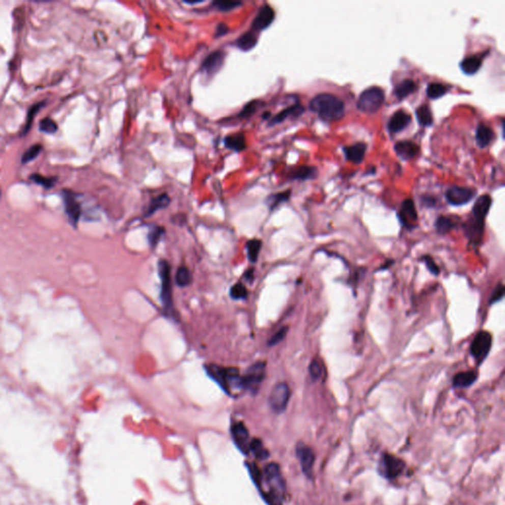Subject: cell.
I'll list each match as a JSON object with an SVG mask.
<instances>
[{"mask_svg":"<svg viewBox=\"0 0 505 505\" xmlns=\"http://www.w3.org/2000/svg\"><path fill=\"white\" fill-rule=\"evenodd\" d=\"M478 379V372L475 370L460 372L453 378V386L458 389H465L472 386Z\"/></svg>","mask_w":505,"mask_h":505,"instance_id":"24","label":"cell"},{"mask_svg":"<svg viewBox=\"0 0 505 505\" xmlns=\"http://www.w3.org/2000/svg\"><path fill=\"white\" fill-rule=\"evenodd\" d=\"M250 451H252L255 457L261 460L267 459L269 456L268 450L264 447L262 441L259 439H252V442H250Z\"/></svg>","mask_w":505,"mask_h":505,"instance_id":"36","label":"cell"},{"mask_svg":"<svg viewBox=\"0 0 505 505\" xmlns=\"http://www.w3.org/2000/svg\"><path fill=\"white\" fill-rule=\"evenodd\" d=\"M410 122H411V117L410 114H408L404 110H399L391 117V119L388 122L387 127L391 133H398L409 126Z\"/></svg>","mask_w":505,"mask_h":505,"instance_id":"19","label":"cell"},{"mask_svg":"<svg viewBox=\"0 0 505 505\" xmlns=\"http://www.w3.org/2000/svg\"><path fill=\"white\" fill-rule=\"evenodd\" d=\"M0 199H1V189H0Z\"/></svg>","mask_w":505,"mask_h":505,"instance_id":"53","label":"cell"},{"mask_svg":"<svg viewBox=\"0 0 505 505\" xmlns=\"http://www.w3.org/2000/svg\"><path fill=\"white\" fill-rule=\"evenodd\" d=\"M417 90V84L412 79H405L396 85L394 94L399 100H403Z\"/></svg>","mask_w":505,"mask_h":505,"instance_id":"25","label":"cell"},{"mask_svg":"<svg viewBox=\"0 0 505 505\" xmlns=\"http://www.w3.org/2000/svg\"><path fill=\"white\" fill-rule=\"evenodd\" d=\"M274 16H275L274 10L268 4L263 5L252 20L251 30L256 33H260L261 31L268 29L272 24L274 20Z\"/></svg>","mask_w":505,"mask_h":505,"instance_id":"14","label":"cell"},{"mask_svg":"<svg viewBox=\"0 0 505 505\" xmlns=\"http://www.w3.org/2000/svg\"><path fill=\"white\" fill-rule=\"evenodd\" d=\"M32 181L42 187H44L45 189H51L54 184H55V181L57 179L55 178H47V177H44L42 175H39V174H34L32 175L30 177Z\"/></svg>","mask_w":505,"mask_h":505,"instance_id":"38","label":"cell"},{"mask_svg":"<svg viewBox=\"0 0 505 505\" xmlns=\"http://www.w3.org/2000/svg\"><path fill=\"white\" fill-rule=\"evenodd\" d=\"M158 271L161 279V300L166 311L173 307L172 286H171V268L167 261L160 260L158 263Z\"/></svg>","mask_w":505,"mask_h":505,"instance_id":"6","label":"cell"},{"mask_svg":"<svg viewBox=\"0 0 505 505\" xmlns=\"http://www.w3.org/2000/svg\"><path fill=\"white\" fill-rule=\"evenodd\" d=\"M58 125L54 121L49 118H45L40 122V130L47 134H52L58 131Z\"/></svg>","mask_w":505,"mask_h":505,"instance_id":"41","label":"cell"},{"mask_svg":"<svg viewBox=\"0 0 505 505\" xmlns=\"http://www.w3.org/2000/svg\"><path fill=\"white\" fill-rule=\"evenodd\" d=\"M385 102L384 90L377 86H372L365 89L359 95L357 108L366 114H374L378 111Z\"/></svg>","mask_w":505,"mask_h":505,"instance_id":"4","label":"cell"},{"mask_svg":"<svg viewBox=\"0 0 505 505\" xmlns=\"http://www.w3.org/2000/svg\"><path fill=\"white\" fill-rule=\"evenodd\" d=\"M46 106V102H40L38 104H35L34 106H32L30 108V110L28 111V115H27V120H26V123H25V126H24V128H23V131L21 133V135H26L30 128H31L32 125H33V122H34V118L35 116L38 114V111L41 110L42 108H44Z\"/></svg>","mask_w":505,"mask_h":505,"instance_id":"34","label":"cell"},{"mask_svg":"<svg viewBox=\"0 0 505 505\" xmlns=\"http://www.w3.org/2000/svg\"><path fill=\"white\" fill-rule=\"evenodd\" d=\"M266 364L263 361L255 363L247 370L245 376L242 377L244 390H249L256 393L265 378Z\"/></svg>","mask_w":505,"mask_h":505,"instance_id":"9","label":"cell"},{"mask_svg":"<svg viewBox=\"0 0 505 505\" xmlns=\"http://www.w3.org/2000/svg\"><path fill=\"white\" fill-rule=\"evenodd\" d=\"M287 331H288V328L287 327H283L282 329H279L273 335H271V338L268 340V346L269 347H273V346L278 345L280 342H283L284 338L287 334Z\"/></svg>","mask_w":505,"mask_h":505,"instance_id":"44","label":"cell"},{"mask_svg":"<svg viewBox=\"0 0 505 505\" xmlns=\"http://www.w3.org/2000/svg\"><path fill=\"white\" fill-rule=\"evenodd\" d=\"M448 92V87L439 82L429 83L426 89V95L430 99H438Z\"/></svg>","mask_w":505,"mask_h":505,"instance_id":"33","label":"cell"},{"mask_svg":"<svg viewBox=\"0 0 505 505\" xmlns=\"http://www.w3.org/2000/svg\"><path fill=\"white\" fill-rule=\"evenodd\" d=\"M405 467V462L402 459L384 453L379 460L378 473L384 479L392 481L403 473Z\"/></svg>","mask_w":505,"mask_h":505,"instance_id":"5","label":"cell"},{"mask_svg":"<svg viewBox=\"0 0 505 505\" xmlns=\"http://www.w3.org/2000/svg\"><path fill=\"white\" fill-rule=\"evenodd\" d=\"M229 32V27L225 23H220L217 25L215 30V38H221L225 36Z\"/></svg>","mask_w":505,"mask_h":505,"instance_id":"49","label":"cell"},{"mask_svg":"<svg viewBox=\"0 0 505 505\" xmlns=\"http://www.w3.org/2000/svg\"><path fill=\"white\" fill-rule=\"evenodd\" d=\"M265 479L268 485V491L263 492V496L268 505H283L286 495V484L279 466L276 463H269L265 468Z\"/></svg>","mask_w":505,"mask_h":505,"instance_id":"2","label":"cell"},{"mask_svg":"<svg viewBox=\"0 0 505 505\" xmlns=\"http://www.w3.org/2000/svg\"><path fill=\"white\" fill-rule=\"evenodd\" d=\"M423 201H424V204L426 205V206H435V199L433 198H430V197H426V198H423Z\"/></svg>","mask_w":505,"mask_h":505,"instance_id":"50","label":"cell"},{"mask_svg":"<svg viewBox=\"0 0 505 505\" xmlns=\"http://www.w3.org/2000/svg\"><path fill=\"white\" fill-rule=\"evenodd\" d=\"M296 456L299 460L301 470L303 473L308 478L312 479L313 476V468L315 464V453L313 449L306 444L299 442L296 446Z\"/></svg>","mask_w":505,"mask_h":505,"instance_id":"10","label":"cell"},{"mask_svg":"<svg viewBox=\"0 0 505 505\" xmlns=\"http://www.w3.org/2000/svg\"><path fill=\"white\" fill-rule=\"evenodd\" d=\"M503 296H504V286H503V284H500L495 287L494 291L492 292V294L490 296V300H489L490 305L500 301L503 298Z\"/></svg>","mask_w":505,"mask_h":505,"instance_id":"48","label":"cell"},{"mask_svg":"<svg viewBox=\"0 0 505 505\" xmlns=\"http://www.w3.org/2000/svg\"><path fill=\"white\" fill-rule=\"evenodd\" d=\"M492 336L490 332L487 331H479L473 338L470 347V352L473 359L481 364L488 357L489 350L491 348Z\"/></svg>","mask_w":505,"mask_h":505,"instance_id":"7","label":"cell"},{"mask_svg":"<svg viewBox=\"0 0 505 505\" xmlns=\"http://www.w3.org/2000/svg\"><path fill=\"white\" fill-rule=\"evenodd\" d=\"M212 5L218 11L228 12V11H231V10L235 9L237 7L241 6L242 5V2H240V1H229V0H226V1H214L212 3Z\"/></svg>","mask_w":505,"mask_h":505,"instance_id":"40","label":"cell"},{"mask_svg":"<svg viewBox=\"0 0 505 505\" xmlns=\"http://www.w3.org/2000/svg\"><path fill=\"white\" fill-rule=\"evenodd\" d=\"M422 260L425 262L426 268H428V270H429L432 274H434V275H438V274H439L440 269L438 268V266L435 264L434 260H433L430 256H424V257L422 258Z\"/></svg>","mask_w":505,"mask_h":505,"instance_id":"47","label":"cell"},{"mask_svg":"<svg viewBox=\"0 0 505 505\" xmlns=\"http://www.w3.org/2000/svg\"><path fill=\"white\" fill-rule=\"evenodd\" d=\"M269 117H270V113H267L263 116V118H265V119H269Z\"/></svg>","mask_w":505,"mask_h":505,"instance_id":"52","label":"cell"},{"mask_svg":"<svg viewBox=\"0 0 505 505\" xmlns=\"http://www.w3.org/2000/svg\"><path fill=\"white\" fill-rule=\"evenodd\" d=\"M259 103H260L259 101H252V102H249L248 104H246L244 106V108L239 113L238 118L239 119H248V118H250L251 116H252L255 114V111L257 110V109H258Z\"/></svg>","mask_w":505,"mask_h":505,"instance_id":"43","label":"cell"},{"mask_svg":"<svg viewBox=\"0 0 505 505\" xmlns=\"http://www.w3.org/2000/svg\"><path fill=\"white\" fill-rule=\"evenodd\" d=\"M232 438L241 452L247 454L250 451L249 431L242 423H236L231 427Z\"/></svg>","mask_w":505,"mask_h":505,"instance_id":"17","label":"cell"},{"mask_svg":"<svg viewBox=\"0 0 505 505\" xmlns=\"http://www.w3.org/2000/svg\"><path fill=\"white\" fill-rule=\"evenodd\" d=\"M475 195V189L453 186L446 190L445 197L450 205L460 206L470 203Z\"/></svg>","mask_w":505,"mask_h":505,"instance_id":"12","label":"cell"},{"mask_svg":"<svg viewBox=\"0 0 505 505\" xmlns=\"http://www.w3.org/2000/svg\"><path fill=\"white\" fill-rule=\"evenodd\" d=\"M208 376L220 385L221 388L229 393L244 390L243 381L236 368H223L217 365H207L205 367Z\"/></svg>","mask_w":505,"mask_h":505,"instance_id":"3","label":"cell"},{"mask_svg":"<svg viewBox=\"0 0 505 505\" xmlns=\"http://www.w3.org/2000/svg\"><path fill=\"white\" fill-rule=\"evenodd\" d=\"M225 53L222 50H215L209 53L201 65V72L206 76H213L221 69L224 64Z\"/></svg>","mask_w":505,"mask_h":505,"instance_id":"13","label":"cell"},{"mask_svg":"<svg viewBox=\"0 0 505 505\" xmlns=\"http://www.w3.org/2000/svg\"><path fill=\"white\" fill-rule=\"evenodd\" d=\"M486 53H488V51ZM485 54L481 53V54H474V55H470L468 58H465L460 63V68L467 75L475 74L483 65V60L485 58Z\"/></svg>","mask_w":505,"mask_h":505,"instance_id":"20","label":"cell"},{"mask_svg":"<svg viewBox=\"0 0 505 505\" xmlns=\"http://www.w3.org/2000/svg\"><path fill=\"white\" fill-rule=\"evenodd\" d=\"M396 154L406 161L416 157L419 153V147L417 144L410 141H401L397 142L394 146Z\"/></svg>","mask_w":505,"mask_h":505,"instance_id":"18","label":"cell"},{"mask_svg":"<svg viewBox=\"0 0 505 505\" xmlns=\"http://www.w3.org/2000/svg\"><path fill=\"white\" fill-rule=\"evenodd\" d=\"M230 296L235 300L245 299L248 296V291L243 284H234L230 289Z\"/></svg>","mask_w":505,"mask_h":505,"instance_id":"42","label":"cell"},{"mask_svg":"<svg viewBox=\"0 0 505 505\" xmlns=\"http://www.w3.org/2000/svg\"><path fill=\"white\" fill-rule=\"evenodd\" d=\"M176 283L181 287L188 286L191 283V273L189 268L184 266L178 268L176 273Z\"/></svg>","mask_w":505,"mask_h":505,"instance_id":"35","label":"cell"},{"mask_svg":"<svg viewBox=\"0 0 505 505\" xmlns=\"http://www.w3.org/2000/svg\"><path fill=\"white\" fill-rule=\"evenodd\" d=\"M290 395H291L290 388L285 382L277 383L272 388L268 399V403L271 410L275 413H283L287 408Z\"/></svg>","mask_w":505,"mask_h":505,"instance_id":"8","label":"cell"},{"mask_svg":"<svg viewBox=\"0 0 505 505\" xmlns=\"http://www.w3.org/2000/svg\"><path fill=\"white\" fill-rule=\"evenodd\" d=\"M170 203H171V200H170V198H169V195L167 193L160 194V195H158L156 198L152 199V201L150 202V204L148 205V207H147L144 215L145 216H151L152 214H154L159 209L167 207L168 205H170Z\"/></svg>","mask_w":505,"mask_h":505,"instance_id":"28","label":"cell"},{"mask_svg":"<svg viewBox=\"0 0 505 505\" xmlns=\"http://www.w3.org/2000/svg\"><path fill=\"white\" fill-rule=\"evenodd\" d=\"M491 204H492V200L489 194H483L480 198H478L476 201L474 202L472 209L473 220L479 224L485 225V220L489 213Z\"/></svg>","mask_w":505,"mask_h":505,"instance_id":"16","label":"cell"},{"mask_svg":"<svg viewBox=\"0 0 505 505\" xmlns=\"http://www.w3.org/2000/svg\"><path fill=\"white\" fill-rule=\"evenodd\" d=\"M398 216L402 225L409 230H412L417 226L418 215L414 203L411 199H407L403 202Z\"/></svg>","mask_w":505,"mask_h":505,"instance_id":"11","label":"cell"},{"mask_svg":"<svg viewBox=\"0 0 505 505\" xmlns=\"http://www.w3.org/2000/svg\"><path fill=\"white\" fill-rule=\"evenodd\" d=\"M309 373H310L311 378L313 379L314 381H317L318 379L321 378V376H322V366L320 365V363L318 362V360L314 359L312 362L310 363V365H309Z\"/></svg>","mask_w":505,"mask_h":505,"instance_id":"45","label":"cell"},{"mask_svg":"<svg viewBox=\"0 0 505 505\" xmlns=\"http://www.w3.org/2000/svg\"><path fill=\"white\" fill-rule=\"evenodd\" d=\"M494 138V132L490 126L485 124H480L475 131V142L481 148L489 146Z\"/></svg>","mask_w":505,"mask_h":505,"instance_id":"23","label":"cell"},{"mask_svg":"<svg viewBox=\"0 0 505 505\" xmlns=\"http://www.w3.org/2000/svg\"><path fill=\"white\" fill-rule=\"evenodd\" d=\"M258 44V33L252 31H247L244 33L242 36H240L237 39V47L243 51H249L257 46Z\"/></svg>","mask_w":505,"mask_h":505,"instance_id":"26","label":"cell"},{"mask_svg":"<svg viewBox=\"0 0 505 505\" xmlns=\"http://www.w3.org/2000/svg\"><path fill=\"white\" fill-rule=\"evenodd\" d=\"M304 111H305V108L302 105L295 104L293 106H290V107L284 109V110H282L280 113H278L274 117L270 118V121H269V124L268 125L269 126H274V125H277V124L283 123L285 120H287L288 118H298Z\"/></svg>","mask_w":505,"mask_h":505,"instance_id":"21","label":"cell"},{"mask_svg":"<svg viewBox=\"0 0 505 505\" xmlns=\"http://www.w3.org/2000/svg\"><path fill=\"white\" fill-rule=\"evenodd\" d=\"M224 145L226 148L235 151V152H241L246 148V139L245 135L243 133H236V134H231L227 135L224 138Z\"/></svg>","mask_w":505,"mask_h":505,"instance_id":"27","label":"cell"},{"mask_svg":"<svg viewBox=\"0 0 505 505\" xmlns=\"http://www.w3.org/2000/svg\"><path fill=\"white\" fill-rule=\"evenodd\" d=\"M457 221L456 217L441 215L435 221L436 231L440 234H446L452 231L457 226Z\"/></svg>","mask_w":505,"mask_h":505,"instance_id":"30","label":"cell"},{"mask_svg":"<svg viewBox=\"0 0 505 505\" xmlns=\"http://www.w3.org/2000/svg\"><path fill=\"white\" fill-rule=\"evenodd\" d=\"M290 194H291L290 189L285 190V191H282V192H277V193H274V194L269 195L268 199H267L266 203H267V205L269 207V209L270 210H273L277 206L282 205L283 203L287 202L289 200V198H290Z\"/></svg>","mask_w":505,"mask_h":505,"instance_id":"32","label":"cell"},{"mask_svg":"<svg viewBox=\"0 0 505 505\" xmlns=\"http://www.w3.org/2000/svg\"><path fill=\"white\" fill-rule=\"evenodd\" d=\"M185 3H187L189 5H195V4L202 3V1H197V2H194V1H185Z\"/></svg>","mask_w":505,"mask_h":505,"instance_id":"51","label":"cell"},{"mask_svg":"<svg viewBox=\"0 0 505 505\" xmlns=\"http://www.w3.org/2000/svg\"><path fill=\"white\" fill-rule=\"evenodd\" d=\"M415 116L420 126H430L433 124V117L430 108L427 105H423L415 110Z\"/></svg>","mask_w":505,"mask_h":505,"instance_id":"31","label":"cell"},{"mask_svg":"<svg viewBox=\"0 0 505 505\" xmlns=\"http://www.w3.org/2000/svg\"><path fill=\"white\" fill-rule=\"evenodd\" d=\"M366 149L367 146L364 142H357L351 146L344 147V153L348 161L355 164H360L365 157Z\"/></svg>","mask_w":505,"mask_h":505,"instance_id":"22","label":"cell"},{"mask_svg":"<svg viewBox=\"0 0 505 505\" xmlns=\"http://www.w3.org/2000/svg\"><path fill=\"white\" fill-rule=\"evenodd\" d=\"M310 110L316 113L323 121L333 122L341 120L345 116L346 107L345 103L335 95L322 93L311 100Z\"/></svg>","mask_w":505,"mask_h":505,"instance_id":"1","label":"cell"},{"mask_svg":"<svg viewBox=\"0 0 505 505\" xmlns=\"http://www.w3.org/2000/svg\"><path fill=\"white\" fill-rule=\"evenodd\" d=\"M63 199L65 212L68 215L69 220L73 225H76L81 214V206L76 194L70 190H63Z\"/></svg>","mask_w":505,"mask_h":505,"instance_id":"15","label":"cell"},{"mask_svg":"<svg viewBox=\"0 0 505 505\" xmlns=\"http://www.w3.org/2000/svg\"><path fill=\"white\" fill-rule=\"evenodd\" d=\"M317 176V169L313 166H300L295 168L289 174V178L291 180H311Z\"/></svg>","mask_w":505,"mask_h":505,"instance_id":"29","label":"cell"},{"mask_svg":"<svg viewBox=\"0 0 505 505\" xmlns=\"http://www.w3.org/2000/svg\"><path fill=\"white\" fill-rule=\"evenodd\" d=\"M42 149H43V147L40 144L33 145L22 155L21 163L22 164H27V163L31 162L33 160H35L36 158L38 157V155L41 153Z\"/></svg>","mask_w":505,"mask_h":505,"instance_id":"39","label":"cell"},{"mask_svg":"<svg viewBox=\"0 0 505 505\" xmlns=\"http://www.w3.org/2000/svg\"><path fill=\"white\" fill-rule=\"evenodd\" d=\"M261 247H262V242L260 240L254 239V240H251L248 242V244H247L248 258L252 263L257 262L259 252L261 251Z\"/></svg>","mask_w":505,"mask_h":505,"instance_id":"37","label":"cell"},{"mask_svg":"<svg viewBox=\"0 0 505 505\" xmlns=\"http://www.w3.org/2000/svg\"><path fill=\"white\" fill-rule=\"evenodd\" d=\"M162 234H163V228L158 227V226L152 227L151 230L149 231V236H148L150 244L152 246H155L158 242H159V240H160Z\"/></svg>","mask_w":505,"mask_h":505,"instance_id":"46","label":"cell"}]
</instances>
